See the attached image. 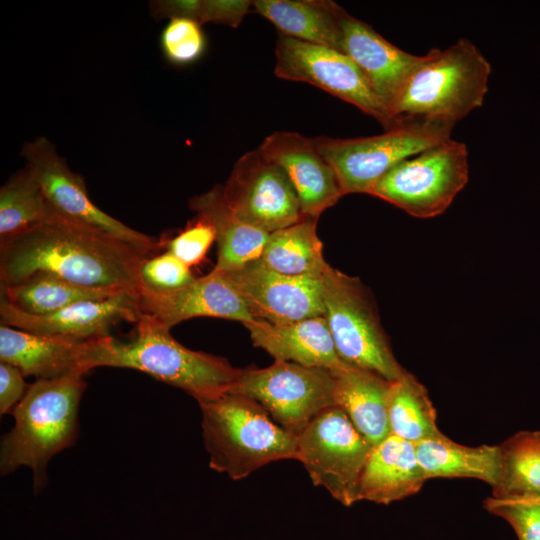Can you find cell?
Returning a JSON list of instances; mask_svg holds the SVG:
<instances>
[{"label":"cell","instance_id":"obj_30","mask_svg":"<svg viewBox=\"0 0 540 540\" xmlns=\"http://www.w3.org/2000/svg\"><path fill=\"white\" fill-rule=\"evenodd\" d=\"M56 214L26 166L0 188V240L22 233Z\"/></svg>","mask_w":540,"mask_h":540},{"label":"cell","instance_id":"obj_19","mask_svg":"<svg viewBox=\"0 0 540 540\" xmlns=\"http://www.w3.org/2000/svg\"><path fill=\"white\" fill-rule=\"evenodd\" d=\"M341 26L344 53L362 71L388 117L397 93L421 56L398 48L345 10Z\"/></svg>","mask_w":540,"mask_h":540},{"label":"cell","instance_id":"obj_12","mask_svg":"<svg viewBox=\"0 0 540 540\" xmlns=\"http://www.w3.org/2000/svg\"><path fill=\"white\" fill-rule=\"evenodd\" d=\"M275 56L277 77L314 85L375 118L385 130L390 128L368 80L346 53L279 33Z\"/></svg>","mask_w":540,"mask_h":540},{"label":"cell","instance_id":"obj_32","mask_svg":"<svg viewBox=\"0 0 540 540\" xmlns=\"http://www.w3.org/2000/svg\"><path fill=\"white\" fill-rule=\"evenodd\" d=\"M195 279L190 267L169 251L145 258L139 269L140 289L155 293L176 291Z\"/></svg>","mask_w":540,"mask_h":540},{"label":"cell","instance_id":"obj_3","mask_svg":"<svg viewBox=\"0 0 540 540\" xmlns=\"http://www.w3.org/2000/svg\"><path fill=\"white\" fill-rule=\"evenodd\" d=\"M170 330L157 318L141 313L131 341L121 342L110 335L98 338L95 367L130 368L147 373L184 390L197 402L228 393L241 369L222 357L183 346Z\"/></svg>","mask_w":540,"mask_h":540},{"label":"cell","instance_id":"obj_29","mask_svg":"<svg viewBox=\"0 0 540 540\" xmlns=\"http://www.w3.org/2000/svg\"><path fill=\"white\" fill-rule=\"evenodd\" d=\"M388 422L390 434L414 444L441 434L427 389L406 370L391 381Z\"/></svg>","mask_w":540,"mask_h":540},{"label":"cell","instance_id":"obj_6","mask_svg":"<svg viewBox=\"0 0 540 540\" xmlns=\"http://www.w3.org/2000/svg\"><path fill=\"white\" fill-rule=\"evenodd\" d=\"M455 125L399 120L385 132L367 137L314 138L334 169L344 195L371 193L377 181L399 162L451 138Z\"/></svg>","mask_w":540,"mask_h":540},{"label":"cell","instance_id":"obj_18","mask_svg":"<svg viewBox=\"0 0 540 540\" xmlns=\"http://www.w3.org/2000/svg\"><path fill=\"white\" fill-rule=\"evenodd\" d=\"M97 339L76 341L0 326V360L25 376L53 379L95 368Z\"/></svg>","mask_w":540,"mask_h":540},{"label":"cell","instance_id":"obj_7","mask_svg":"<svg viewBox=\"0 0 540 540\" xmlns=\"http://www.w3.org/2000/svg\"><path fill=\"white\" fill-rule=\"evenodd\" d=\"M321 279L324 317L340 359L396 380L405 369L392 352L367 288L329 264Z\"/></svg>","mask_w":540,"mask_h":540},{"label":"cell","instance_id":"obj_4","mask_svg":"<svg viewBox=\"0 0 540 540\" xmlns=\"http://www.w3.org/2000/svg\"><path fill=\"white\" fill-rule=\"evenodd\" d=\"M84 375L72 372L38 379L28 386L12 411L14 426L1 442L2 474L28 466L34 474L35 491L45 485L49 460L76 440L78 409L86 388Z\"/></svg>","mask_w":540,"mask_h":540},{"label":"cell","instance_id":"obj_33","mask_svg":"<svg viewBox=\"0 0 540 540\" xmlns=\"http://www.w3.org/2000/svg\"><path fill=\"white\" fill-rule=\"evenodd\" d=\"M253 1L248 0H180L179 17L192 19L200 25L218 23L236 28L250 11Z\"/></svg>","mask_w":540,"mask_h":540},{"label":"cell","instance_id":"obj_21","mask_svg":"<svg viewBox=\"0 0 540 540\" xmlns=\"http://www.w3.org/2000/svg\"><path fill=\"white\" fill-rule=\"evenodd\" d=\"M425 481L415 444L389 434L370 451L359 483L358 501L387 505L416 494Z\"/></svg>","mask_w":540,"mask_h":540},{"label":"cell","instance_id":"obj_31","mask_svg":"<svg viewBox=\"0 0 540 540\" xmlns=\"http://www.w3.org/2000/svg\"><path fill=\"white\" fill-rule=\"evenodd\" d=\"M165 59L177 66L197 61L204 53L206 38L201 25L188 18H171L160 36Z\"/></svg>","mask_w":540,"mask_h":540},{"label":"cell","instance_id":"obj_35","mask_svg":"<svg viewBox=\"0 0 540 540\" xmlns=\"http://www.w3.org/2000/svg\"><path fill=\"white\" fill-rule=\"evenodd\" d=\"M214 241L216 232L213 226L204 218L197 216L194 222L167 241L165 246L166 251L191 267L205 258Z\"/></svg>","mask_w":540,"mask_h":540},{"label":"cell","instance_id":"obj_5","mask_svg":"<svg viewBox=\"0 0 540 540\" xmlns=\"http://www.w3.org/2000/svg\"><path fill=\"white\" fill-rule=\"evenodd\" d=\"M209 465L233 480L274 461L298 458L297 436L279 426L256 401L225 393L198 401Z\"/></svg>","mask_w":540,"mask_h":540},{"label":"cell","instance_id":"obj_22","mask_svg":"<svg viewBox=\"0 0 540 540\" xmlns=\"http://www.w3.org/2000/svg\"><path fill=\"white\" fill-rule=\"evenodd\" d=\"M336 406L374 446L389 434L388 395L391 381L347 363L331 370Z\"/></svg>","mask_w":540,"mask_h":540},{"label":"cell","instance_id":"obj_1","mask_svg":"<svg viewBox=\"0 0 540 540\" xmlns=\"http://www.w3.org/2000/svg\"><path fill=\"white\" fill-rule=\"evenodd\" d=\"M147 257L107 233L56 214L0 240L1 286H13L37 272H46L80 286L138 295L139 269Z\"/></svg>","mask_w":540,"mask_h":540},{"label":"cell","instance_id":"obj_26","mask_svg":"<svg viewBox=\"0 0 540 540\" xmlns=\"http://www.w3.org/2000/svg\"><path fill=\"white\" fill-rule=\"evenodd\" d=\"M317 220L298 222L269 233L260 260L273 271L290 276L321 278L328 263L317 234Z\"/></svg>","mask_w":540,"mask_h":540},{"label":"cell","instance_id":"obj_8","mask_svg":"<svg viewBox=\"0 0 540 540\" xmlns=\"http://www.w3.org/2000/svg\"><path fill=\"white\" fill-rule=\"evenodd\" d=\"M468 179L467 146L450 138L396 164L370 195L414 217L432 218L450 206Z\"/></svg>","mask_w":540,"mask_h":540},{"label":"cell","instance_id":"obj_9","mask_svg":"<svg viewBox=\"0 0 540 540\" xmlns=\"http://www.w3.org/2000/svg\"><path fill=\"white\" fill-rule=\"evenodd\" d=\"M228 393L256 401L279 426L296 436L322 411L336 406L331 370L289 361L241 369Z\"/></svg>","mask_w":540,"mask_h":540},{"label":"cell","instance_id":"obj_28","mask_svg":"<svg viewBox=\"0 0 540 540\" xmlns=\"http://www.w3.org/2000/svg\"><path fill=\"white\" fill-rule=\"evenodd\" d=\"M499 446V474L492 497L540 499V431H519Z\"/></svg>","mask_w":540,"mask_h":540},{"label":"cell","instance_id":"obj_25","mask_svg":"<svg viewBox=\"0 0 540 540\" xmlns=\"http://www.w3.org/2000/svg\"><path fill=\"white\" fill-rule=\"evenodd\" d=\"M419 465L426 480L432 478H475L493 487L499 474V446L470 447L444 434L415 444Z\"/></svg>","mask_w":540,"mask_h":540},{"label":"cell","instance_id":"obj_15","mask_svg":"<svg viewBox=\"0 0 540 540\" xmlns=\"http://www.w3.org/2000/svg\"><path fill=\"white\" fill-rule=\"evenodd\" d=\"M140 315L138 295L131 292L101 300L77 302L47 315L24 313L12 306L3 295L0 298L1 325L76 341L107 336L117 323H137Z\"/></svg>","mask_w":540,"mask_h":540},{"label":"cell","instance_id":"obj_10","mask_svg":"<svg viewBox=\"0 0 540 540\" xmlns=\"http://www.w3.org/2000/svg\"><path fill=\"white\" fill-rule=\"evenodd\" d=\"M298 458L315 486L344 506L358 502L360 479L373 445L338 406L317 415L297 436Z\"/></svg>","mask_w":540,"mask_h":540},{"label":"cell","instance_id":"obj_14","mask_svg":"<svg viewBox=\"0 0 540 540\" xmlns=\"http://www.w3.org/2000/svg\"><path fill=\"white\" fill-rule=\"evenodd\" d=\"M221 272L235 287L253 319L285 324L325 314L321 278L285 275L265 266L260 258Z\"/></svg>","mask_w":540,"mask_h":540},{"label":"cell","instance_id":"obj_23","mask_svg":"<svg viewBox=\"0 0 540 540\" xmlns=\"http://www.w3.org/2000/svg\"><path fill=\"white\" fill-rule=\"evenodd\" d=\"M189 207L216 232V270L231 271L259 259L269 233L242 221L229 207L223 185L189 199Z\"/></svg>","mask_w":540,"mask_h":540},{"label":"cell","instance_id":"obj_16","mask_svg":"<svg viewBox=\"0 0 540 540\" xmlns=\"http://www.w3.org/2000/svg\"><path fill=\"white\" fill-rule=\"evenodd\" d=\"M258 150L285 171L304 217L318 219L344 196L334 169L319 152L314 139L297 132L278 131L267 136Z\"/></svg>","mask_w":540,"mask_h":540},{"label":"cell","instance_id":"obj_24","mask_svg":"<svg viewBox=\"0 0 540 540\" xmlns=\"http://www.w3.org/2000/svg\"><path fill=\"white\" fill-rule=\"evenodd\" d=\"M254 11L285 36L343 52L344 9L329 0H256Z\"/></svg>","mask_w":540,"mask_h":540},{"label":"cell","instance_id":"obj_11","mask_svg":"<svg viewBox=\"0 0 540 540\" xmlns=\"http://www.w3.org/2000/svg\"><path fill=\"white\" fill-rule=\"evenodd\" d=\"M21 156L58 215L107 233L149 256L157 253L160 243L154 238L125 225L92 202L83 177L71 170L50 140L36 137L26 142Z\"/></svg>","mask_w":540,"mask_h":540},{"label":"cell","instance_id":"obj_17","mask_svg":"<svg viewBox=\"0 0 540 540\" xmlns=\"http://www.w3.org/2000/svg\"><path fill=\"white\" fill-rule=\"evenodd\" d=\"M138 305L142 314L153 316L170 328L195 317L242 323L253 319L230 280L216 269L176 291L155 293L140 289Z\"/></svg>","mask_w":540,"mask_h":540},{"label":"cell","instance_id":"obj_36","mask_svg":"<svg viewBox=\"0 0 540 540\" xmlns=\"http://www.w3.org/2000/svg\"><path fill=\"white\" fill-rule=\"evenodd\" d=\"M28 386L24 381V375L15 366L0 363V413L1 415L12 412L16 405L24 397Z\"/></svg>","mask_w":540,"mask_h":540},{"label":"cell","instance_id":"obj_34","mask_svg":"<svg viewBox=\"0 0 540 540\" xmlns=\"http://www.w3.org/2000/svg\"><path fill=\"white\" fill-rule=\"evenodd\" d=\"M484 507L506 520L519 540H540V499L499 500L489 497Z\"/></svg>","mask_w":540,"mask_h":540},{"label":"cell","instance_id":"obj_27","mask_svg":"<svg viewBox=\"0 0 540 540\" xmlns=\"http://www.w3.org/2000/svg\"><path fill=\"white\" fill-rule=\"evenodd\" d=\"M124 292L129 291L80 286L46 272H37L13 286H1V295L12 306L31 315H47L77 302L106 299Z\"/></svg>","mask_w":540,"mask_h":540},{"label":"cell","instance_id":"obj_2","mask_svg":"<svg viewBox=\"0 0 540 540\" xmlns=\"http://www.w3.org/2000/svg\"><path fill=\"white\" fill-rule=\"evenodd\" d=\"M491 65L468 39L422 55L397 93L388 117L456 125L482 106L489 90Z\"/></svg>","mask_w":540,"mask_h":540},{"label":"cell","instance_id":"obj_13","mask_svg":"<svg viewBox=\"0 0 540 540\" xmlns=\"http://www.w3.org/2000/svg\"><path fill=\"white\" fill-rule=\"evenodd\" d=\"M223 193L242 221L267 233L290 226L303 217L287 174L258 149L238 159L223 185Z\"/></svg>","mask_w":540,"mask_h":540},{"label":"cell","instance_id":"obj_20","mask_svg":"<svg viewBox=\"0 0 540 540\" xmlns=\"http://www.w3.org/2000/svg\"><path fill=\"white\" fill-rule=\"evenodd\" d=\"M243 325L249 331L253 345L264 349L275 360L328 370L344 363L337 354L324 316L285 324L252 319Z\"/></svg>","mask_w":540,"mask_h":540}]
</instances>
